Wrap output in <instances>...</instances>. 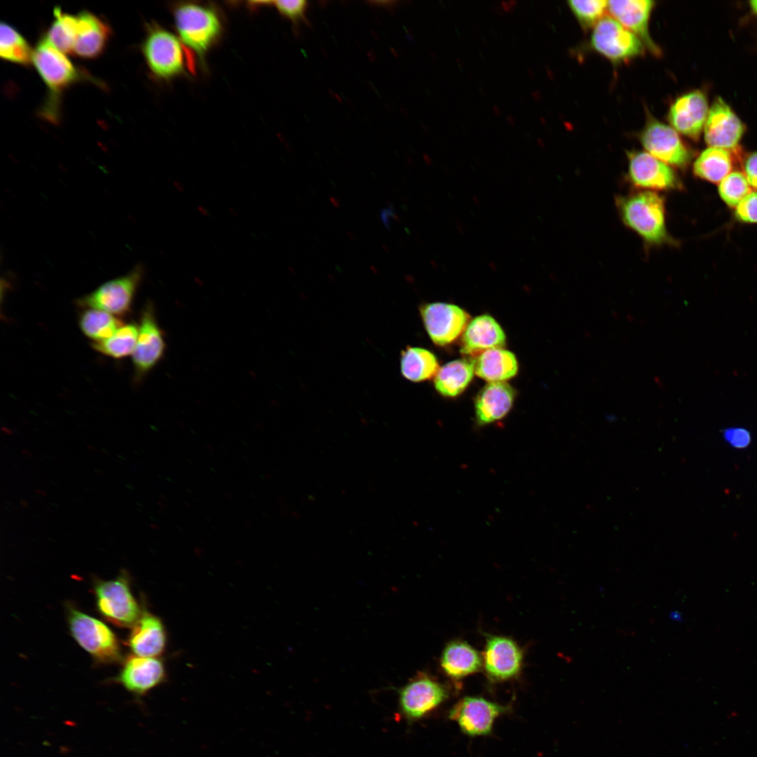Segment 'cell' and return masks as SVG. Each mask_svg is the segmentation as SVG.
Masks as SVG:
<instances>
[{"label":"cell","mask_w":757,"mask_h":757,"mask_svg":"<svg viewBox=\"0 0 757 757\" xmlns=\"http://www.w3.org/2000/svg\"><path fill=\"white\" fill-rule=\"evenodd\" d=\"M32 63L48 90L41 114L50 121L56 122L63 92L75 83L93 78L53 46L45 35L33 50Z\"/></svg>","instance_id":"6da1fadb"},{"label":"cell","mask_w":757,"mask_h":757,"mask_svg":"<svg viewBox=\"0 0 757 757\" xmlns=\"http://www.w3.org/2000/svg\"><path fill=\"white\" fill-rule=\"evenodd\" d=\"M615 203L623 223L647 244L660 246L672 243L666 227L664 200L658 193L637 191L617 197Z\"/></svg>","instance_id":"7a4b0ae2"},{"label":"cell","mask_w":757,"mask_h":757,"mask_svg":"<svg viewBox=\"0 0 757 757\" xmlns=\"http://www.w3.org/2000/svg\"><path fill=\"white\" fill-rule=\"evenodd\" d=\"M173 16L182 41L203 61L221 34L218 13L210 6L183 3L175 6Z\"/></svg>","instance_id":"3957f363"},{"label":"cell","mask_w":757,"mask_h":757,"mask_svg":"<svg viewBox=\"0 0 757 757\" xmlns=\"http://www.w3.org/2000/svg\"><path fill=\"white\" fill-rule=\"evenodd\" d=\"M142 52L149 69L158 79L168 81L185 72V55L180 41L156 23L147 25Z\"/></svg>","instance_id":"277c9868"},{"label":"cell","mask_w":757,"mask_h":757,"mask_svg":"<svg viewBox=\"0 0 757 757\" xmlns=\"http://www.w3.org/2000/svg\"><path fill=\"white\" fill-rule=\"evenodd\" d=\"M68 623L74 639L96 662L113 663L121 659L118 639L106 624L73 607L69 608Z\"/></svg>","instance_id":"5b68a950"},{"label":"cell","mask_w":757,"mask_h":757,"mask_svg":"<svg viewBox=\"0 0 757 757\" xmlns=\"http://www.w3.org/2000/svg\"><path fill=\"white\" fill-rule=\"evenodd\" d=\"M398 710L408 723L427 716L448 697L446 688L425 672H418L397 689Z\"/></svg>","instance_id":"8992f818"},{"label":"cell","mask_w":757,"mask_h":757,"mask_svg":"<svg viewBox=\"0 0 757 757\" xmlns=\"http://www.w3.org/2000/svg\"><path fill=\"white\" fill-rule=\"evenodd\" d=\"M94 591L98 611L113 624L132 627L139 619L142 612L125 573L113 580L97 582Z\"/></svg>","instance_id":"52a82bcc"},{"label":"cell","mask_w":757,"mask_h":757,"mask_svg":"<svg viewBox=\"0 0 757 757\" xmlns=\"http://www.w3.org/2000/svg\"><path fill=\"white\" fill-rule=\"evenodd\" d=\"M144 274L141 265L127 274L109 280L78 301L79 306L97 309L111 315H122L131 307L135 292Z\"/></svg>","instance_id":"ba28073f"},{"label":"cell","mask_w":757,"mask_h":757,"mask_svg":"<svg viewBox=\"0 0 757 757\" xmlns=\"http://www.w3.org/2000/svg\"><path fill=\"white\" fill-rule=\"evenodd\" d=\"M591 46L613 62L625 61L643 53L641 39L613 17L603 16L594 27Z\"/></svg>","instance_id":"9c48e42d"},{"label":"cell","mask_w":757,"mask_h":757,"mask_svg":"<svg viewBox=\"0 0 757 757\" xmlns=\"http://www.w3.org/2000/svg\"><path fill=\"white\" fill-rule=\"evenodd\" d=\"M508 710V707L484 697L467 696L451 707L448 718L468 736H486L491 733L496 720Z\"/></svg>","instance_id":"30bf717a"},{"label":"cell","mask_w":757,"mask_h":757,"mask_svg":"<svg viewBox=\"0 0 757 757\" xmlns=\"http://www.w3.org/2000/svg\"><path fill=\"white\" fill-rule=\"evenodd\" d=\"M639 139L651 156L669 165L686 167L692 155L677 131L654 118H648Z\"/></svg>","instance_id":"8fae6325"},{"label":"cell","mask_w":757,"mask_h":757,"mask_svg":"<svg viewBox=\"0 0 757 757\" xmlns=\"http://www.w3.org/2000/svg\"><path fill=\"white\" fill-rule=\"evenodd\" d=\"M627 156L628 177L634 186L646 191H668L681 186L671 166L648 152L631 151Z\"/></svg>","instance_id":"7c38bea8"},{"label":"cell","mask_w":757,"mask_h":757,"mask_svg":"<svg viewBox=\"0 0 757 757\" xmlns=\"http://www.w3.org/2000/svg\"><path fill=\"white\" fill-rule=\"evenodd\" d=\"M745 126L730 107L717 97L710 109L704 127V137L710 147L735 151Z\"/></svg>","instance_id":"4fadbf2b"},{"label":"cell","mask_w":757,"mask_h":757,"mask_svg":"<svg viewBox=\"0 0 757 757\" xmlns=\"http://www.w3.org/2000/svg\"><path fill=\"white\" fill-rule=\"evenodd\" d=\"M421 314L429 336L438 346H445L456 339L469 320V315L462 308L440 302L422 306Z\"/></svg>","instance_id":"5bb4252c"},{"label":"cell","mask_w":757,"mask_h":757,"mask_svg":"<svg viewBox=\"0 0 757 757\" xmlns=\"http://www.w3.org/2000/svg\"><path fill=\"white\" fill-rule=\"evenodd\" d=\"M521 649L512 639L491 636L486 639L482 664L493 681H504L515 677L522 665Z\"/></svg>","instance_id":"9a60e30c"},{"label":"cell","mask_w":757,"mask_h":757,"mask_svg":"<svg viewBox=\"0 0 757 757\" xmlns=\"http://www.w3.org/2000/svg\"><path fill=\"white\" fill-rule=\"evenodd\" d=\"M709 112L705 95L695 90L678 97L670 106L668 120L682 135L697 140L704 130Z\"/></svg>","instance_id":"2e32d148"},{"label":"cell","mask_w":757,"mask_h":757,"mask_svg":"<svg viewBox=\"0 0 757 757\" xmlns=\"http://www.w3.org/2000/svg\"><path fill=\"white\" fill-rule=\"evenodd\" d=\"M164 350L163 332L149 304L142 314L137 341L132 354L137 376H142L150 371L161 359Z\"/></svg>","instance_id":"e0dca14e"},{"label":"cell","mask_w":757,"mask_h":757,"mask_svg":"<svg viewBox=\"0 0 757 757\" xmlns=\"http://www.w3.org/2000/svg\"><path fill=\"white\" fill-rule=\"evenodd\" d=\"M163 663L157 657L132 655L124 662L116 681L136 696H143L165 678Z\"/></svg>","instance_id":"ac0fdd59"},{"label":"cell","mask_w":757,"mask_h":757,"mask_svg":"<svg viewBox=\"0 0 757 757\" xmlns=\"http://www.w3.org/2000/svg\"><path fill=\"white\" fill-rule=\"evenodd\" d=\"M655 1L651 0L608 1V10L613 18L637 36L653 53L660 50L648 32V22Z\"/></svg>","instance_id":"d6986e66"},{"label":"cell","mask_w":757,"mask_h":757,"mask_svg":"<svg viewBox=\"0 0 757 757\" xmlns=\"http://www.w3.org/2000/svg\"><path fill=\"white\" fill-rule=\"evenodd\" d=\"M78 30L73 55L83 59L100 56L111 38L109 24L95 14L83 11L77 15Z\"/></svg>","instance_id":"ffe728a7"},{"label":"cell","mask_w":757,"mask_h":757,"mask_svg":"<svg viewBox=\"0 0 757 757\" xmlns=\"http://www.w3.org/2000/svg\"><path fill=\"white\" fill-rule=\"evenodd\" d=\"M132 627L128 644L134 655L156 657L162 654L167 638L165 627L159 618L149 613H142Z\"/></svg>","instance_id":"44dd1931"},{"label":"cell","mask_w":757,"mask_h":757,"mask_svg":"<svg viewBox=\"0 0 757 757\" xmlns=\"http://www.w3.org/2000/svg\"><path fill=\"white\" fill-rule=\"evenodd\" d=\"M505 336L498 323L487 315L475 318L466 327L462 338L461 352L477 357L489 349L501 348Z\"/></svg>","instance_id":"7402d4cb"},{"label":"cell","mask_w":757,"mask_h":757,"mask_svg":"<svg viewBox=\"0 0 757 757\" xmlns=\"http://www.w3.org/2000/svg\"><path fill=\"white\" fill-rule=\"evenodd\" d=\"M514 390L507 383L490 382L478 393L475 400V416L478 425H485L504 418L510 411Z\"/></svg>","instance_id":"603a6c76"},{"label":"cell","mask_w":757,"mask_h":757,"mask_svg":"<svg viewBox=\"0 0 757 757\" xmlns=\"http://www.w3.org/2000/svg\"><path fill=\"white\" fill-rule=\"evenodd\" d=\"M482 659L479 653L470 644L462 641H453L444 648L440 665L450 678L461 679L479 671Z\"/></svg>","instance_id":"cb8c5ba5"},{"label":"cell","mask_w":757,"mask_h":757,"mask_svg":"<svg viewBox=\"0 0 757 757\" xmlns=\"http://www.w3.org/2000/svg\"><path fill=\"white\" fill-rule=\"evenodd\" d=\"M517 369L514 354L502 348L489 349L475 359V374L487 381L509 379L517 374Z\"/></svg>","instance_id":"d4e9b609"},{"label":"cell","mask_w":757,"mask_h":757,"mask_svg":"<svg viewBox=\"0 0 757 757\" xmlns=\"http://www.w3.org/2000/svg\"><path fill=\"white\" fill-rule=\"evenodd\" d=\"M475 372V359L456 360L440 367L434 384L442 395L455 397L461 393L471 381Z\"/></svg>","instance_id":"484cf974"},{"label":"cell","mask_w":757,"mask_h":757,"mask_svg":"<svg viewBox=\"0 0 757 757\" xmlns=\"http://www.w3.org/2000/svg\"><path fill=\"white\" fill-rule=\"evenodd\" d=\"M734 155L728 150L709 147L704 150L693 164L694 174L707 181L718 183L733 167Z\"/></svg>","instance_id":"4316f807"},{"label":"cell","mask_w":757,"mask_h":757,"mask_svg":"<svg viewBox=\"0 0 757 757\" xmlns=\"http://www.w3.org/2000/svg\"><path fill=\"white\" fill-rule=\"evenodd\" d=\"M400 369L407 380L420 382L435 376L439 366L435 356L429 350L408 347L401 353Z\"/></svg>","instance_id":"83f0119b"},{"label":"cell","mask_w":757,"mask_h":757,"mask_svg":"<svg viewBox=\"0 0 757 757\" xmlns=\"http://www.w3.org/2000/svg\"><path fill=\"white\" fill-rule=\"evenodd\" d=\"M54 20L45 35L49 43L64 54H72L77 36L78 18L62 11L60 7L53 10Z\"/></svg>","instance_id":"f1b7e54d"},{"label":"cell","mask_w":757,"mask_h":757,"mask_svg":"<svg viewBox=\"0 0 757 757\" xmlns=\"http://www.w3.org/2000/svg\"><path fill=\"white\" fill-rule=\"evenodd\" d=\"M0 55L6 61L27 66L32 62L33 51L23 36L11 25L1 22Z\"/></svg>","instance_id":"f546056e"},{"label":"cell","mask_w":757,"mask_h":757,"mask_svg":"<svg viewBox=\"0 0 757 757\" xmlns=\"http://www.w3.org/2000/svg\"><path fill=\"white\" fill-rule=\"evenodd\" d=\"M122 325L113 315L97 309L86 310L79 318L81 330L95 342L111 337Z\"/></svg>","instance_id":"4dcf8cb0"},{"label":"cell","mask_w":757,"mask_h":757,"mask_svg":"<svg viewBox=\"0 0 757 757\" xmlns=\"http://www.w3.org/2000/svg\"><path fill=\"white\" fill-rule=\"evenodd\" d=\"M138 334L139 329L135 324L122 325L111 337L93 343L92 347L105 355L122 358L132 354Z\"/></svg>","instance_id":"1f68e13d"},{"label":"cell","mask_w":757,"mask_h":757,"mask_svg":"<svg viewBox=\"0 0 757 757\" xmlns=\"http://www.w3.org/2000/svg\"><path fill=\"white\" fill-rule=\"evenodd\" d=\"M748 181L742 172L733 171L718 186V193L730 207H735L750 193Z\"/></svg>","instance_id":"d6a6232c"},{"label":"cell","mask_w":757,"mask_h":757,"mask_svg":"<svg viewBox=\"0 0 757 757\" xmlns=\"http://www.w3.org/2000/svg\"><path fill=\"white\" fill-rule=\"evenodd\" d=\"M568 5L584 28H589L603 17L608 7V1L604 0H570Z\"/></svg>","instance_id":"836d02e7"},{"label":"cell","mask_w":757,"mask_h":757,"mask_svg":"<svg viewBox=\"0 0 757 757\" xmlns=\"http://www.w3.org/2000/svg\"><path fill=\"white\" fill-rule=\"evenodd\" d=\"M271 4L275 6L280 13L289 19L294 23L305 19L308 2L304 0L275 1Z\"/></svg>","instance_id":"e575fe53"},{"label":"cell","mask_w":757,"mask_h":757,"mask_svg":"<svg viewBox=\"0 0 757 757\" xmlns=\"http://www.w3.org/2000/svg\"><path fill=\"white\" fill-rule=\"evenodd\" d=\"M735 214L741 221L757 224V191L750 192L739 202Z\"/></svg>","instance_id":"d590c367"},{"label":"cell","mask_w":757,"mask_h":757,"mask_svg":"<svg viewBox=\"0 0 757 757\" xmlns=\"http://www.w3.org/2000/svg\"><path fill=\"white\" fill-rule=\"evenodd\" d=\"M724 439L735 449H746L751 441L750 432L744 428L732 427L722 432Z\"/></svg>","instance_id":"8d00e7d4"},{"label":"cell","mask_w":757,"mask_h":757,"mask_svg":"<svg viewBox=\"0 0 757 757\" xmlns=\"http://www.w3.org/2000/svg\"><path fill=\"white\" fill-rule=\"evenodd\" d=\"M742 167L749 186L757 189V151L750 153L744 157Z\"/></svg>","instance_id":"74e56055"},{"label":"cell","mask_w":757,"mask_h":757,"mask_svg":"<svg viewBox=\"0 0 757 757\" xmlns=\"http://www.w3.org/2000/svg\"><path fill=\"white\" fill-rule=\"evenodd\" d=\"M750 6L751 8L752 11L756 15H757V0L751 1H750Z\"/></svg>","instance_id":"f35d334b"}]
</instances>
